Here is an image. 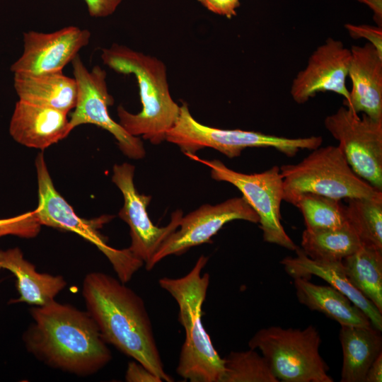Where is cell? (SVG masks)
I'll return each instance as SVG.
<instances>
[{
	"label": "cell",
	"instance_id": "1",
	"mask_svg": "<svg viewBox=\"0 0 382 382\" xmlns=\"http://www.w3.org/2000/svg\"><path fill=\"white\" fill-rule=\"evenodd\" d=\"M23 334L27 350L47 366L80 376L105 366L112 354L87 311L53 301L30 308Z\"/></svg>",
	"mask_w": 382,
	"mask_h": 382
},
{
	"label": "cell",
	"instance_id": "2",
	"mask_svg": "<svg viewBox=\"0 0 382 382\" xmlns=\"http://www.w3.org/2000/svg\"><path fill=\"white\" fill-rule=\"evenodd\" d=\"M82 294L86 311L107 343L163 381H173L164 370L151 321L140 296L120 279L101 272L85 277Z\"/></svg>",
	"mask_w": 382,
	"mask_h": 382
},
{
	"label": "cell",
	"instance_id": "3",
	"mask_svg": "<svg viewBox=\"0 0 382 382\" xmlns=\"http://www.w3.org/2000/svg\"><path fill=\"white\" fill-rule=\"evenodd\" d=\"M101 59L113 71L134 74L137 80L141 110L133 114L119 105L118 123L129 134L141 135L153 144L165 141L180 109L171 97L165 64L155 57L115 43L102 50Z\"/></svg>",
	"mask_w": 382,
	"mask_h": 382
},
{
	"label": "cell",
	"instance_id": "4",
	"mask_svg": "<svg viewBox=\"0 0 382 382\" xmlns=\"http://www.w3.org/2000/svg\"><path fill=\"white\" fill-rule=\"evenodd\" d=\"M208 257L202 255L192 269L180 278L163 277L160 286L177 302L178 321L185 337L180 349L177 374L191 382H221L224 359L214 348L202 323V306L209 285V273L202 274Z\"/></svg>",
	"mask_w": 382,
	"mask_h": 382
},
{
	"label": "cell",
	"instance_id": "5",
	"mask_svg": "<svg viewBox=\"0 0 382 382\" xmlns=\"http://www.w3.org/2000/svg\"><path fill=\"white\" fill-rule=\"evenodd\" d=\"M280 173L283 200L291 204L303 193L339 200L382 197V191L352 170L337 146L318 147L299 163L282 166Z\"/></svg>",
	"mask_w": 382,
	"mask_h": 382
},
{
	"label": "cell",
	"instance_id": "6",
	"mask_svg": "<svg viewBox=\"0 0 382 382\" xmlns=\"http://www.w3.org/2000/svg\"><path fill=\"white\" fill-rule=\"evenodd\" d=\"M318 329L270 326L259 330L249 340V348L259 349L279 381L333 382L329 366L321 357Z\"/></svg>",
	"mask_w": 382,
	"mask_h": 382
},
{
	"label": "cell",
	"instance_id": "7",
	"mask_svg": "<svg viewBox=\"0 0 382 382\" xmlns=\"http://www.w3.org/2000/svg\"><path fill=\"white\" fill-rule=\"evenodd\" d=\"M166 140L177 145L185 154H195L209 147L230 158L238 157L243 150L250 147H272L291 158L301 149L314 150L320 147L323 141L320 136L286 138L257 132L206 126L192 117L186 103L180 105L178 117L166 133Z\"/></svg>",
	"mask_w": 382,
	"mask_h": 382
},
{
	"label": "cell",
	"instance_id": "8",
	"mask_svg": "<svg viewBox=\"0 0 382 382\" xmlns=\"http://www.w3.org/2000/svg\"><path fill=\"white\" fill-rule=\"evenodd\" d=\"M35 168L38 205L34 211L40 224L74 232L96 245L110 260L119 279L127 283L143 263L135 258L128 248L117 250L107 244L99 230L111 216H102L93 219L79 217L55 189L42 153L36 157Z\"/></svg>",
	"mask_w": 382,
	"mask_h": 382
},
{
	"label": "cell",
	"instance_id": "9",
	"mask_svg": "<svg viewBox=\"0 0 382 382\" xmlns=\"http://www.w3.org/2000/svg\"><path fill=\"white\" fill-rule=\"evenodd\" d=\"M185 156L209 167L214 180L231 183L241 191L259 217L265 242L293 251L298 248L281 223L284 190L279 167L274 166L262 173L246 174L230 169L219 160L202 159L195 154Z\"/></svg>",
	"mask_w": 382,
	"mask_h": 382
},
{
	"label": "cell",
	"instance_id": "10",
	"mask_svg": "<svg viewBox=\"0 0 382 382\" xmlns=\"http://www.w3.org/2000/svg\"><path fill=\"white\" fill-rule=\"evenodd\" d=\"M326 129L338 141L352 170L382 191V120H375L345 106L327 116Z\"/></svg>",
	"mask_w": 382,
	"mask_h": 382
},
{
	"label": "cell",
	"instance_id": "11",
	"mask_svg": "<svg viewBox=\"0 0 382 382\" xmlns=\"http://www.w3.org/2000/svg\"><path fill=\"white\" fill-rule=\"evenodd\" d=\"M71 63L78 87L76 104L69 120L73 129L81 125H95L114 136L125 156L144 158L146 151L141 140L129 134L109 115L108 107L113 105L114 99L108 92L106 71L98 65L89 71L79 55Z\"/></svg>",
	"mask_w": 382,
	"mask_h": 382
},
{
	"label": "cell",
	"instance_id": "12",
	"mask_svg": "<svg viewBox=\"0 0 382 382\" xmlns=\"http://www.w3.org/2000/svg\"><path fill=\"white\" fill-rule=\"evenodd\" d=\"M112 170V180L124 198V205L118 214L130 228L131 245L128 249L135 258L145 263L146 267L163 242L178 228L183 212H174L166 226L154 225L147 213L151 197L137 190L134 183V166L124 163L115 164Z\"/></svg>",
	"mask_w": 382,
	"mask_h": 382
},
{
	"label": "cell",
	"instance_id": "13",
	"mask_svg": "<svg viewBox=\"0 0 382 382\" xmlns=\"http://www.w3.org/2000/svg\"><path fill=\"white\" fill-rule=\"evenodd\" d=\"M233 220L258 223L259 217L243 197H233L216 205L204 204L183 216L180 229L163 242L146 269L151 270L169 255H180L190 248L209 243L224 225Z\"/></svg>",
	"mask_w": 382,
	"mask_h": 382
},
{
	"label": "cell",
	"instance_id": "14",
	"mask_svg": "<svg viewBox=\"0 0 382 382\" xmlns=\"http://www.w3.org/2000/svg\"><path fill=\"white\" fill-rule=\"evenodd\" d=\"M91 33L69 25L52 33H23L21 56L11 66L13 74H42L62 72L64 66L88 45Z\"/></svg>",
	"mask_w": 382,
	"mask_h": 382
},
{
	"label": "cell",
	"instance_id": "15",
	"mask_svg": "<svg viewBox=\"0 0 382 382\" xmlns=\"http://www.w3.org/2000/svg\"><path fill=\"white\" fill-rule=\"evenodd\" d=\"M350 60V49L340 40L328 38L311 54L305 69L293 80L290 91L293 100L303 104L318 92L330 91L347 101L349 91L346 79Z\"/></svg>",
	"mask_w": 382,
	"mask_h": 382
},
{
	"label": "cell",
	"instance_id": "16",
	"mask_svg": "<svg viewBox=\"0 0 382 382\" xmlns=\"http://www.w3.org/2000/svg\"><path fill=\"white\" fill-rule=\"evenodd\" d=\"M348 76L352 89L344 106L356 113L363 112L375 120H382V56L369 42L353 45Z\"/></svg>",
	"mask_w": 382,
	"mask_h": 382
},
{
	"label": "cell",
	"instance_id": "17",
	"mask_svg": "<svg viewBox=\"0 0 382 382\" xmlns=\"http://www.w3.org/2000/svg\"><path fill=\"white\" fill-rule=\"evenodd\" d=\"M65 112L18 100L9 125V133L18 143L45 149L66 138L73 130Z\"/></svg>",
	"mask_w": 382,
	"mask_h": 382
},
{
	"label": "cell",
	"instance_id": "18",
	"mask_svg": "<svg viewBox=\"0 0 382 382\" xmlns=\"http://www.w3.org/2000/svg\"><path fill=\"white\" fill-rule=\"evenodd\" d=\"M295 257L281 260L286 273L293 279L317 276L345 295L368 317L371 325L382 330V313L349 281L342 261H324L310 258L298 247Z\"/></svg>",
	"mask_w": 382,
	"mask_h": 382
},
{
	"label": "cell",
	"instance_id": "19",
	"mask_svg": "<svg viewBox=\"0 0 382 382\" xmlns=\"http://www.w3.org/2000/svg\"><path fill=\"white\" fill-rule=\"evenodd\" d=\"M0 269L12 272L16 278V288L19 297L8 303L24 302L42 306L53 301L66 286L61 275L40 273L35 266L24 258L20 248L0 250Z\"/></svg>",
	"mask_w": 382,
	"mask_h": 382
},
{
	"label": "cell",
	"instance_id": "20",
	"mask_svg": "<svg viewBox=\"0 0 382 382\" xmlns=\"http://www.w3.org/2000/svg\"><path fill=\"white\" fill-rule=\"evenodd\" d=\"M18 100L68 113L76 106L78 87L75 79L62 72L42 74H13Z\"/></svg>",
	"mask_w": 382,
	"mask_h": 382
},
{
	"label": "cell",
	"instance_id": "21",
	"mask_svg": "<svg viewBox=\"0 0 382 382\" xmlns=\"http://www.w3.org/2000/svg\"><path fill=\"white\" fill-rule=\"evenodd\" d=\"M299 303L320 312L341 325L370 326L368 317L345 295L332 286L318 285L309 279H294Z\"/></svg>",
	"mask_w": 382,
	"mask_h": 382
},
{
	"label": "cell",
	"instance_id": "22",
	"mask_svg": "<svg viewBox=\"0 0 382 382\" xmlns=\"http://www.w3.org/2000/svg\"><path fill=\"white\" fill-rule=\"evenodd\" d=\"M341 382H365L371 363L382 353L381 331L370 326L341 325Z\"/></svg>",
	"mask_w": 382,
	"mask_h": 382
},
{
	"label": "cell",
	"instance_id": "23",
	"mask_svg": "<svg viewBox=\"0 0 382 382\" xmlns=\"http://www.w3.org/2000/svg\"><path fill=\"white\" fill-rule=\"evenodd\" d=\"M342 262L351 284L382 313V250L362 245Z\"/></svg>",
	"mask_w": 382,
	"mask_h": 382
},
{
	"label": "cell",
	"instance_id": "24",
	"mask_svg": "<svg viewBox=\"0 0 382 382\" xmlns=\"http://www.w3.org/2000/svg\"><path fill=\"white\" fill-rule=\"evenodd\" d=\"M303 252L310 258L324 261H342L362 245L347 224L331 229H305L301 236Z\"/></svg>",
	"mask_w": 382,
	"mask_h": 382
},
{
	"label": "cell",
	"instance_id": "25",
	"mask_svg": "<svg viewBox=\"0 0 382 382\" xmlns=\"http://www.w3.org/2000/svg\"><path fill=\"white\" fill-rule=\"evenodd\" d=\"M345 208L361 245L382 250V197L348 199Z\"/></svg>",
	"mask_w": 382,
	"mask_h": 382
},
{
	"label": "cell",
	"instance_id": "26",
	"mask_svg": "<svg viewBox=\"0 0 382 382\" xmlns=\"http://www.w3.org/2000/svg\"><path fill=\"white\" fill-rule=\"evenodd\" d=\"M292 204L302 213L306 229L337 228L347 224L345 205L339 199L303 193L298 196Z\"/></svg>",
	"mask_w": 382,
	"mask_h": 382
},
{
	"label": "cell",
	"instance_id": "27",
	"mask_svg": "<svg viewBox=\"0 0 382 382\" xmlns=\"http://www.w3.org/2000/svg\"><path fill=\"white\" fill-rule=\"evenodd\" d=\"M224 359L221 382H278L262 355L255 349L231 352Z\"/></svg>",
	"mask_w": 382,
	"mask_h": 382
},
{
	"label": "cell",
	"instance_id": "28",
	"mask_svg": "<svg viewBox=\"0 0 382 382\" xmlns=\"http://www.w3.org/2000/svg\"><path fill=\"white\" fill-rule=\"evenodd\" d=\"M41 224L35 211L16 216L0 219V237L13 235L20 238H32L37 236Z\"/></svg>",
	"mask_w": 382,
	"mask_h": 382
},
{
	"label": "cell",
	"instance_id": "29",
	"mask_svg": "<svg viewBox=\"0 0 382 382\" xmlns=\"http://www.w3.org/2000/svg\"><path fill=\"white\" fill-rule=\"evenodd\" d=\"M345 28L352 38L367 40L382 56V27L347 23Z\"/></svg>",
	"mask_w": 382,
	"mask_h": 382
},
{
	"label": "cell",
	"instance_id": "30",
	"mask_svg": "<svg viewBox=\"0 0 382 382\" xmlns=\"http://www.w3.org/2000/svg\"><path fill=\"white\" fill-rule=\"evenodd\" d=\"M207 9L216 14L231 18L237 13L240 0H197Z\"/></svg>",
	"mask_w": 382,
	"mask_h": 382
},
{
	"label": "cell",
	"instance_id": "31",
	"mask_svg": "<svg viewBox=\"0 0 382 382\" xmlns=\"http://www.w3.org/2000/svg\"><path fill=\"white\" fill-rule=\"evenodd\" d=\"M88 14L94 18H105L115 13L122 0H83Z\"/></svg>",
	"mask_w": 382,
	"mask_h": 382
},
{
	"label": "cell",
	"instance_id": "32",
	"mask_svg": "<svg viewBox=\"0 0 382 382\" xmlns=\"http://www.w3.org/2000/svg\"><path fill=\"white\" fill-rule=\"evenodd\" d=\"M125 380L127 382H162L156 374L137 361H130L127 368Z\"/></svg>",
	"mask_w": 382,
	"mask_h": 382
},
{
	"label": "cell",
	"instance_id": "33",
	"mask_svg": "<svg viewBox=\"0 0 382 382\" xmlns=\"http://www.w3.org/2000/svg\"><path fill=\"white\" fill-rule=\"evenodd\" d=\"M382 381V353L371 363L365 377V382Z\"/></svg>",
	"mask_w": 382,
	"mask_h": 382
},
{
	"label": "cell",
	"instance_id": "34",
	"mask_svg": "<svg viewBox=\"0 0 382 382\" xmlns=\"http://www.w3.org/2000/svg\"><path fill=\"white\" fill-rule=\"evenodd\" d=\"M369 6L373 13V19L378 27H382V0H356Z\"/></svg>",
	"mask_w": 382,
	"mask_h": 382
}]
</instances>
